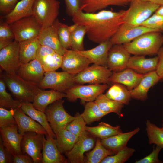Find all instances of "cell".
Masks as SVG:
<instances>
[{"instance_id": "6da1fadb", "label": "cell", "mask_w": 163, "mask_h": 163, "mask_svg": "<svg viewBox=\"0 0 163 163\" xmlns=\"http://www.w3.org/2000/svg\"><path fill=\"white\" fill-rule=\"evenodd\" d=\"M126 10L117 12L103 10L88 13L80 11L72 18L74 23L85 26L87 37L91 41L99 44L110 40L124 23Z\"/></svg>"}, {"instance_id": "7a4b0ae2", "label": "cell", "mask_w": 163, "mask_h": 163, "mask_svg": "<svg viewBox=\"0 0 163 163\" xmlns=\"http://www.w3.org/2000/svg\"><path fill=\"white\" fill-rule=\"evenodd\" d=\"M1 75V78L16 100L21 102L32 103L42 89L38 85L24 79L16 74L5 72Z\"/></svg>"}, {"instance_id": "3957f363", "label": "cell", "mask_w": 163, "mask_h": 163, "mask_svg": "<svg viewBox=\"0 0 163 163\" xmlns=\"http://www.w3.org/2000/svg\"><path fill=\"white\" fill-rule=\"evenodd\" d=\"M162 34L155 31L148 32L123 45L131 54L134 55H157L163 44Z\"/></svg>"}, {"instance_id": "277c9868", "label": "cell", "mask_w": 163, "mask_h": 163, "mask_svg": "<svg viewBox=\"0 0 163 163\" xmlns=\"http://www.w3.org/2000/svg\"><path fill=\"white\" fill-rule=\"evenodd\" d=\"M129 8L126 10L124 22L139 25L147 20L160 6L152 2L141 0H131Z\"/></svg>"}, {"instance_id": "5b68a950", "label": "cell", "mask_w": 163, "mask_h": 163, "mask_svg": "<svg viewBox=\"0 0 163 163\" xmlns=\"http://www.w3.org/2000/svg\"><path fill=\"white\" fill-rule=\"evenodd\" d=\"M60 2L57 0H35L33 15L42 29L53 24L59 14Z\"/></svg>"}, {"instance_id": "8992f818", "label": "cell", "mask_w": 163, "mask_h": 163, "mask_svg": "<svg viewBox=\"0 0 163 163\" xmlns=\"http://www.w3.org/2000/svg\"><path fill=\"white\" fill-rule=\"evenodd\" d=\"M62 99L48 106L45 113L54 133L56 136L61 131L66 129L67 125L75 118L65 110Z\"/></svg>"}, {"instance_id": "52a82bcc", "label": "cell", "mask_w": 163, "mask_h": 163, "mask_svg": "<svg viewBox=\"0 0 163 163\" xmlns=\"http://www.w3.org/2000/svg\"><path fill=\"white\" fill-rule=\"evenodd\" d=\"M14 35V40L19 42L37 37L42 27L33 16L24 17L9 24Z\"/></svg>"}, {"instance_id": "ba28073f", "label": "cell", "mask_w": 163, "mask_h": 163, "mask_svg": "<svg viewBox=\"0 0 163 163\" xmlns=\"http://www.w3.org/2000/svg\"><path fill=\"white\" fill-rule=\"evenodd\" d=\"M75 75L64 71L45 72L38 86L41 89L49 88L64 93L76 85Z\"/></svg>"}, {"instance_id": "9c48e42d", "label": "cell", "mask_w": 163, "mask_h": 163, "mask_svg": "<svg viewBox=\"0 0 163 163\" xmlns=\"http://www.w3.org/2000/svg\"><path fill=\"white\" fill-rule=\"evenodd\" d=\"M107 66L93 64L75 75L76 84H107L110 82V78L112 74Z\"/></svg>"}, {"instance_id": "30bf717a", "label": "cell", "mask_w": 163, "mask_h": 163, "mask_svg": "<svg viewBox=\"0 0 163 163\" xmlns=\"http://www.w3.org/2000/svg\"><path fill=\"white\" fill-rule=\"evenodd\" d=\"M109 87L107 84L75 85L65 92L66 97L69 101H74L78 99L89 102L96 98Z\"/></svg>"}, {"instance_id": "8fae6325", "label": "cell", "mask_w": 163, "mask_h": 163, "mask_svg": "<svg viewBox=\"0 0 163 163\" xmlns=\"http://www.w3.org/2000/svg\"><path fill=\"white\" fill-rule=\"evenodd\" d=\"M44 135L35 132H25L23 135L21 148L23 154L32 159L34 163H42V151Z\"/></svg>"}, {"instance_id": "7c38bea8", "label": "cell", "mask_w": 163, "mask_h": 163, "mask_svg": "<svg viewBox=\"0 0 163 163\" xmlns=\"http://www.w3.org/2000/svg\"><path fill=\"white\" fill-rule=\"evenodd\" d=\"M21 63L20 58L19 42L14 40L0 50V66L5 72L16 74Z\"/></svg>"}, {"instance_id": "4fadbf2b", "label": "cell", "mask_w": 163, "mask_h": 163, "mask_svg": "<svg viewBox=\"0 0 163 163\" xmlns=\"http://www.w3.org/2000/svg\"><path fill=\"white\" fill-rule=\"evenodd\" d=\"M152 31H155L142 25H134L124 22L110 40L113 45L124 44L144 33Z\"/></svg>"}, {"instance_id": "5bb4252c", "label": "cell", "mask_w": 163, "mask_h": 163, "mask_svg": "<svg viewBox=\"0 0 163 163\" xmlns=\"http://www.w3.org/2000/svg\"><path fill=\"white\" fill-rule=\"evenodd\" d=\"M90 61L76 51L67 50L62 56L61 68L63 71L76 75L89 66Z\"/></svg>"}, {"instance_id": "9a60e30c", "label": "cell", "mask_w": 163, "mask_h": 163, "mask_svg": "<svg viewBox=\"0 0 163 163\" xmlns=\"http://www.w3.org/2000/svg\"><path fill=\"white\" fill-rule=\"evenodd\" d=\"M87 131L78 138L70 151L65 153L69 161L71 163L85 162L84 153L92 149L94 144V138Z\"/></svg>"}, {"instance_id": "2e32d148", "label": "cell", "mask_w": 163, "mask_h": 163, "mask_svg": "<svg viewBox=\"0 0 163 163\" xmlns=\"http://www.w3.org/2000/svg\"><path fill=\"white\" fill-rule=\"evenodd\" d=\"M130 56L123 44L113 45L108 52L107 67L113 72L121 71L127 68Z\"/></svg>"}, {"instance_id": "e0dca14e", "label": "cell", "mask_w": 163, "mask_h": 163, "mask_svg": "<svg viewBox=\"0 0 163 163\" xmlns=\"http://www.w3.org/2000/svg\"><path fill=\"white\" fill-rule=\"evenodd\" d=\"M60 23L56 19L51 25L42 29L38 38L40 44L49 47L63 56L67 50L62 46L59 40L58 30Z\"/></svg>"}, {"instance_id": "ac0fdd59", "label": "cell", "mask_w": 163, "mask_h": 163, "mask_svg": "<svg viewBox=\"0 0 163 163\" xmlns=\"http://www.w3.org/2000/svg\"><path fill=\"white\" fill-rule=\"evenodd\" d=\"M45 72L43 66L35 59L28 62L21 63L16 74L24 79L38 85Z\"/></svg>"}, {"instance_id": "d6986e66", "label": "cell", "mask_w": 163, "mask_h": 163, "mask_svg": "<svg viewBox=\"0 0 163 163\" xmlns=\"http://www.w3.org/2000/svg\"><path fill=\"white\" fill-rule=\"evenodd\" d=\"M1 137L13 155L22 153L21 143L23 135L18 132V126L0 128Z\"/></svg>"}, {"instance_id": "ffe728a7", "label": "cell", "mask_w": 163, "mask_h": 163, "mask_svg": "<svg viewBox=\"0 0 163 163\" xmlns=\"http://www.w3.org/2000/svg\"><path fill=\"white\" fill-rule=\"evenodd\" d=\"M113 45L110 40H108L99 44L92 49L76 51L87 58L91 63L107 66L108 52Z\"/></svg>"}, {"instance_id": "44dd1931", "label": "cell", "mask_w": 163, "mask_h": 163, "mask_svg": "<svg viewBox=\"0 0 163 163\" xmlns=\"http://www.w3.org/2000/svg\"><path fill=\"white\" fill-rule=\"evenodd\" d=\"M160 80L156 71L145 74L138 85L130 91L131 98L142 101H145L147 99L149 89Z\"/></svg>"}, {"instance_id": "7402d4cb", "label": "cell", "mask_w": 163, "mask_h": 163, "mask_svg": "<svg viewBox=\"0 0 163 163\" xmlns=\"http://www.w3.org/2000/svg\"><path fill=\"white\" fill-rule=\"evenodd\" d=\"M14 117L16 121L19 133L22 135L26 132H35L44 135H48L43 127L26 114L21 107L15 113Z\"/></svg>"}, {"instance_id": "603a6c76", "label": "cell", "mask_w": 163, "mask_h": 163, "mask_svg": "<svg viewBox=\"0 0 163 163\" xmlns=\"http://www.w3.org/2000/svg\"><path fill=\"white\" fill-rule=\"evenodd\" d=\"M144 74L138 73L127 68L120 71L113 72L110 82V83H119L125 86L130 91L138 85Z\"/></svg>"}, {"instance_id": "cb8c5ba5", "label": "cell", "mask_w": 163, "mask_h": 163, "mask_svg": "<svg viewBox=\"0 0 163 163\" xmlns=\"http://www.w3.org/2000/svg\"><path fill=\"white\" fill-rule=\"evenodd\" d=\"M158 61V56L146 58L144 56L134 55L131 56L127 68L140 74H145L156 71Z\"/></svg>"}, {"instance_id": "d4e9b609", "label": "cell", "mask_w": 163, "mask_h": 163, "mask_svg": "<svg viewBox=\"0 0 163 163\" xmlns=\"http://www.w3.org/2000/svg\"><path fill=\"white\" fill-rule=\"evenodd\" d=\"M42 151V163H66L67 160L58 150L55 139L48 134L46 136Z\"/></svg>"}, {"instance_id": "484cf974", "label": "cell", "mask_w": 163, "mask_h": 163, "mask_svg": "<svg viewBox=\"0 0 163 163\" xmlns=\"http://www.w3.org/2000/svg\"><path fill=\"white\" fill-rule=\"evenodd\" d=\"M131 0H80L81 10L88 13H94L110 5L125 6Z\"/></svg>"}, {"instance_id": "4316f807", "label": "cell", "mask_w": 163, "mask_h": 163, "mask_svg": "<svg viewBox=\"0 0 163 163\" xmlns=\"http://www.w3.org/2000/svg\"><path fill=\"white\" fill-rule=\"evenodd\" d=\"M66 96L65 93L54 90L41 89L35 98L32 104L35 109L44 112L48 106L57 100L66 97Z\"/></svg>"}, {"instance_id": "83f0119b", "label": "cell", "mask_w": 163, "mask_h": 163, "mask_svg": "<svg viewBox=\"0 0 163 163\" xmlns=\"http://www.w3.org/2000/svg\"><path fill=\"white\" fill-rule=\"evenodd\" d=\"M140 130L137 127L131 131L121 133L106 139H101V142L106 148L113 151L115 153L125 146L129 139Z\"/></svg>"}, {"instance_id": "f1b7e54d", "label": "cell", "mask_w": 163, "mask_h": 163, "mask_svg": "<svg viewBox=\"0 0 163 163\" xmlns=\"http://www.w3.org/2000/svg\"><path fill=\"white\" fill-rule=\"evenodd\" d=\"M21 108L26 114L41 125L49 136L56 139V136L50 125L45 112L35 109L32 103L29 102H22Z\"/></svg>"}, {"instance_id": "f546056e", "label": "cell", "mask_w": 163, "mask_h": 163, "mask_svg": "<svg viewBox=\"0 0 163 163\" xmlns=\"http://www.w3.org/2000/svg\"><path fill=\"white\" fill-rule=\"evenodd\" d=\"M35 0H21L14 10L4 17L5 21L9 24L23 18L33 15V7Z\"/></svg>"}, {"instance_id": "4dcf8cb0", "label": "cell", "mask_w": 163, "mask_h": 163, "mask_svg": "<svg viewBox=\"0 0 163 163\" xmlns=\"http://www.w3.org/2000/svg\"><path fill=\"white\" fill-rule=\"evenodd\" d=\"M19 55L22 63H27L36 59L40 43L37 37L19 42Z\"/></svg>"}, {"instance_id": "1f68e13d", "label": "cell", "mask_w": 163, "mask_h": 163, "mask_svg": "<svg viewBox=\"0 0 163 163\" xmlns=\"http://www.w3.org/2000/svg\"><path fill=\"white\" fill-rule=\"evenodd\" d=\"M86 131L93 136L104 139L118 134L122 133L119 126H113L104 122L100 123L94 127L86 126Z\"/></svg>"}, {"instance_id": "d6a6232c", "label": "cell", "mask_w": 163, "mask_h": 163, "mask_svg": "<svg viewBox=\"0 0 163 163\" xmlns=\"http://www.w3.org/2000/svg\"><path fill=\"white\" fill-rule=\"evenodd\" d=\"M94 102L100 110L107 114L114 113L119 117L123 116L122 110L124 104L108 98L105 94H100Z\"/></svg>"}, {"instance_id": "836d02e7", "label": "cell", "mask_w": 163, "mask_h": 163, "mask_svg": "<svg viewBox=\"0 0 163 163\" xmlns=\"http://www.w3.org/2000/svg\"><path fill=\"white\" fill-rule=\"evenodd\" d=\"M105 95L108 98L123 104H128L131 99L130 91L123 85L113 83Z\"/></svg>"}, {"instance_id": "e575fe53", "label": "cell", "mask_w": 163, "mask_h": 163, "mask_svg": "<svg viewBox=\"0 0 163 163\" xmlns=\"http://www.w3.org/2000/svg\"><path fill=\"white\" fill-rule=\"evenodd\" d=\"M78 138V137L65 129L56 136L55 141L60 152L62 153H65L72 149Z\"/></svg>"}, {"instance_id": "d590c367", "label": "cell", "mask_w": 163, "mask_h": 163, "mask_svg": "<svg viewBox=\"0 0 163 163\" xmlns=\"http://www.w3.org/2000/svg\"><path fill=\"white\" fill-rule=\"evenodd\" d=\"M115 153L111 150L104 147L101 140L97 139L95 146L93 149L87 154L85 162L99 163L108 156Z\"/></svg>"}, {"instance_id": "8d00e7d4", "label": "cell", "mask_w": 163, "mask_h": 163, "mask_svg": "<svg viewBox=\"0 0 163 163\" xmlns=\"http://www.w3.org/2000/svg\"><path fill=\"white\" fill-rule=\"evenodd\" d=\"M81 116L87 124L99 121L107 114L102 111L94 101L88 102Z\"/></svg>"}, {"instance_id": "74e56055", "label": "cell", "mask_w": 163, "mask_h": 163, "mask_svg": "<svg viewBox=\"0 0 163 163\" xmlns=\"http://www.w3.org/2000/svg\"><path fill=\"white\" fill-rule=\"evenodd\" d=\"M145 124L149 144H155L163 149V128L158 127L149 120Z\"/></svg>"}, {"instance_id": "f35d334b", "label": "cell", "mask_w": 163, "mask_h": 163, "mask_svg": "<svg viewBox=\"0 0 163 163\" xmlns=\"http://www.w3.org/2000/svg\"><path fill=\"white\" fill-rule=\"evenodd\" d=\"M4 81L0 80V107L10 109H18L21 107L22 102L13 99L11 95L8 93Z\"/></svg>"}, {"instance_id": "ab89813d", "label": "cell", "mask_w": 163, "mask_h": 163, "mask_svg": "<svg viewBox=\"0 0 163 163\" xmlns=\"http://www.w3.org/2000/svg\"><path fill=\"white\" fill-rule=\"evenodd\" d=\"M86 33V27L82 25H78L77 28L71 33V50L75 51L85 50L83 41Z\"/></svg>"}, {"instance_id": "60d3db41", "label": "cell", "mask_w": 163, "mask_h": 163, "mask_svg": "<svg viewBox=\"0 0 163 163\" xmlns=\"http://www.w3.org/2000/svg\"><path fill=\"white\" fill-rule=\"evenodd\" d=\"M135 151L133 148L125 146L112 155L104 159L101 163H123L126 161Z\"/></svg>"}, {"instance_id": "b9f144b4", "label": "cell", "mask_w": 163, "mask_h": 163, "mask_svg": "<svg viewBox=\"0 0 163 163\" xmlns=\"http://www.w3.org/2000/svg\"><path fill=\"white\" fill-rule=\"evenodd\" d=\"M86 124L81 114L77 113L75 118L67 125L66 129L79 137L87 131Z\"/></svg>"}, {"instance_id": "7bdbcfd3", "label": "cell", "mask_w": 163, "mask_h": 163, "mask_svg": "<svg viewBox=\"0 0 163 163\" xmlns=\"http://www.w3.org/2000/svg\"><path fill=\"white\" fill-rule=\"evenodd\" d=\"M62 56L56 53L44 58L42 63L45 72L54 71L61 67Z\"/></svg>"}, {"instance_id": "ee69618b", "label": "cell", "mask_w": 163, "mask_h": 163, "mask_svg": "<svg viewBox=\"0 0 163 163\" xmlns=\"http://www.w3.org/2000/svg\"><path fill=\"white\" fill-rule=\"evenodd\" d=\"M18 109L8 110L0 107V128L18 126L14 115Z\"/></svg>"}, {"instance_id": "f6af8a7d", "label": "cell", "mask_w": 163, "mask_h": 163, "mask_svg": "<svg viewBox=\"0 0 163 163\" xmlns=\"http://www.w3.org/2000/svg\"><path fill=\"white\" fill-rule=\"evenodd\" d=\"M58 34L60 42L63 48L66 50L71 48V32L69 26L60 22L58 30Z\"/></svg>"}, {"instance_id": "bcb514c9", "label": "cell", "mask_w": 163, "mask_h": 163, "mask_svg": "<svg viewBox=\"0 0 163 163\" xmlns=\"http://www.w3.org/2000/svg\"><path fill=\"white\" fill-rule=\"evenodd\" d=\"M141 25L152 29L155 31L163 33V16L154 13Z\"/></svg>"}, {"instance_id": "7dc6e473", "label": "cell", "mask_w": 163, "mask_h": 163, "mask_svg": "<svg viewBox=\"0 0 163 163\" xmlns=\"http://www.w3.org/2000/svg\"><path fill=\"white\" fill-rule=\"evenodd\" d=\"M162 148L156 145L152 152L144 158L137 161L136 163H160L162 161L158 158L159 154Z\"/></svg>"}, {"instance_id": "c3c4849f", "label": "cell", "mask_w": 163, "mask_h": 163, "mask_svg": "<svg viewBox=\"0 0 163 163\" xmlns=\"http://www.w3.org/2000/svg\"><path fill=\"white\" fill-rule=\"evenodd\" d=\"M14 39V35L9 24L5 21L1 20L0 23V40H11Z\"/></svg>"}, {"instance_id": "681fc988", "label": "cell", "mask_w": 163, "mask_h": 163, "mask_svg": "<svg viewBox=\"0 0 163 163\" xmlns=\"http://www.w3.org/2000/svg\"><path fill=\"white\" fill-rule=\"evenodd\" d=\"M66 14L72 17L81 10L80 0H64Z\"/></svg>"}, {"instance_id": "f907efd6", "label": "cell", "mask_w": 163, "mask_h": 163, "mask_svg": "<svg viewBox=\"0 0 163 163\" xmlns=\"http://www.w3.org/2000/svg\"><path fill=\"white\" fill-rule=\"evenodd\" d=\"M13 163V155L0 138V163Z\"/></svg>"}, {"instance_id": "816d5d0a", "label": "cell", "mask_w": 163, "mask_h": 163, "mask_svg": "<svg viewBox=\"0 0 163 163\" xmlns=\"http://www.w3.org/2000/svg\"><path fill=\"white\" fill-rule=\"evenodd\" d=\"M19 0H0V11L5 15L14 9Z\"/></svg>"}, {"instance_id": "f5cc1de1", "label": "cell", "mask_w": 163, "mask_h": 163, "mask_svg": "<svg viewBox=\"0 0 163 163\" xmlns=\"http://www.w3.org/2000/svg\"><path fill=\"white\" fill-rule=\"evenodd\" d=\"M56 53V52L52 48L40 44L37 51L36 59L41 64L45 57Z\"/></svg>"}, {"instance_id": "db71d44e", "label": "cell", "mask_w": 163, "mask_h": 163, "mask_svg": "<svg viewBox=\"0 0 163 163\" xmlns=\"http://www.w3.org/2000/svg\"><path fill=\"white\" fill-rule=\"evenodd\" d=\"M158 61L156 71L161 80H163V47H161L157 54Z\"/></svg>"}, {"instance_id": "11a10c76", "label": "cell", "mask_w": 163, "mask_h": 163, "mask_svg": "<svg viewBox=\"0 0 163 163\" xmlns=\"http://www.w3.org/2000/svg\"><path fill=\"white\" fill-rule=\"evenodd\" d=\"M13 163H32V158L26 154H20L13 155Z\"/></svg>"}, {"instance_id": "9f6ffc18", "label": "cell", "mask_w": 163, "mask_h": 163, "mask_svg": "<svg viewBox=\"0 0 163 163\" xmlns=\"http://www.w3.org/2000/svg\"><path fill=\"white\" fill-rule=\"evenodd\" d=\"M13 42L11 40H0V50L8 45Z\"/></svg>"}, {"instance_id": "6f0895ef", "label": "cell", "mask_w": 163, "mask_h": 163, "mask_svg": "<svg viewBox=\"0 0 163 163\" xmlns=\"http://www.w3.org/2000/svg\"><path fill=\"white\" fill-rule=\"evenodd\" d=\"M148 1L158 5L160 6L163 5V0H141Z\"/></svg>"}, {"instance_id": "680465c9", "label": "cell", "mask_w": 163, "mask_h": 163, "mask_svg": "<svg viewBox=\"0 0 163 163\" xmlns=\"http://www.w3.org/2000/svg\"><path fill=\"white\" fill-rule=\"evenodd\" d=\"M155 13L158 15L163 16V5L160 6Z\"/></svg>"}, {"instance_id": "91938a15", "label": "cell", "mask_w": 163, "mask_h": 163, "mask_svg": "<svg viewBox=\"0 0 163 163\" xmlns=\"http://www.w3.org/2000/svg\"><path fill=\"white\" fill-rule=\"evenodd\" d=\"M162 128H163V119L162 120Z\"/></svg>"}]
</instances>
